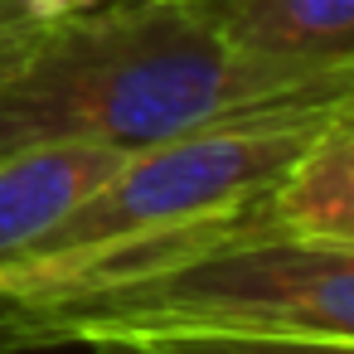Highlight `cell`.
Here are the masks:
<instances>
[{
  "label": "cell",
  "mask_w": 354,
  "mask_h": 354,
  "mask_svg": "<svg viewBox=\"0 0 354 354\" xmlns=\"http://www.w3.org/2000/svg\"><path fill=\"white\" fill-rule=\"evenodd\" d=\"M354 102V78L238 54L204 0H93L0 78V156L35 141L146 151L238 117Z\"/></svg>",
  "instance_id": "cell-1"
},
{
  "label": "cell",
  "mask_w": 354,
  "mask_h": 354,
  "mask_svg": "<svg viewBox=\"0 0 354 354\" xmlns=\"http://www.w3.org/2000/svg\"><path fill=\"white\" fill-rule=\"evenodd\" d=\"M243 325L354 339V248L267 238L185 252L97 286L0 291V354Z\"/></svg>",
  "instance_id": "cell-2"
},
{
  "label": "cell",
  "mask_w": 354,
  "mask_h": 354,
  "mask_svg": "<svg viewBox=\"0 0 354 354\" xmlns=\"http://www.w3.org/2000/svg\"><path fill=\"white\" fill-rule=\"evenodd\" d=\"M344 107H354V102L238 117V122H218V127L185 131L160 146L131 151L97 194H88L59 228H49L10 267L54 262V257H68V252L97 248V243H117L131 233L185 228V223L243 209V204L262 199L281 180V170L301 156V146Z\"/></svg>",
  "instance_id": "cell-3"
},
{
  "label": "cell",
  "mask_w": 354,
  "mask_h": 354,
  "mask_svg": "<svg viewBox=\"0 0 354 354\" xmlns=\"http://www.w3.org/2000/svg\"><path fill=\"white\" fill-rule=\"evenodd\" d=\"M127 151L97 141H35L0 156V267L20 262L88 194H97Z\"/></svg>",
  "instance_id": "cell-4"
},
{
  "label": "cell",
  "mask_w": 354,
  "mask_h": 354,
  "mask_svg": "<svg viewBox=\"0 0 354 354\" xmlns=\"http://www.w3.org/2000/svg\"><path fill=\"white\" fill-rule=\"evenodd\" d=\"M204 10L248 59L354 78V0H204Z\"/></svg>",
  "instance_id": "cell-5"
},
{
  "label": "cell",
  "mask_w": 354,
  "mask_h": 354,
  "mask_svg": "<svg viewBox=\"0 0 354 354\" xmlns=\"http://www.w3.org/2000/svg\"><path fill=\"white\" fill-rule=\"evenodd\" d=\"M281 238L354 248V107L335 112L267 189Z\"/></svg>",
  "instance_id": "cell-6"
},
{
  "label": "cell",
  "mask_w": 354,
  "mask_h": 354,
  "mask_svg": "<svg viewBox=\"0 0 354 354\" xmlns=\"http://www.w3.org/2000/svg\"><path fill=\"white\" fill-rule=\"evenodd\" d=\"M160 354H354V339L281 330V325H243V330H189L165 339H141Z\"/></svg>",
  "instance_id": "cell-7"
},
{
  "label": "cell",
  "mask_w": 354,
  "mask_h": 354,
  "mask_svg": "<svg viewBox=\"0 0 354 354\" xmlns=\"http://www.w3.org/2000/svg\"><path fill=\"white\" fill-rule=\"evenodd\" d=\"M93 6V0H0V35H20V30H44L73 10Z\"/></svg>",
  "instance_id": "cell-8"
},
{
  "label": "cell",
  "mask_w": 354,
  "mask_h": 354,
  "mask_svg": "<svg viewBox=\"0 0 354 354\" xmlns=\"http://www.w3.org/2000/svg\"><path fill=\"white\" fill-rule=\"evenodd\" d=\"M35 39H39V30H20V35H0V78H10L15 68H20V59L35 49Z\"/></svg>",
  "instance_id": "cell-9"
},
{
  "label": "cell",
  "mask_w": 354,
  "mask_h": 354,
  "mask_svg": "<svg viewBox=\"0 0 354 354\" xmlns=\"http://www.w3.org/2000/svg\"><path fill=\"white\" fill-rule=\"evenodd\" d=\"M93 354H160V349H151L141 339H102V344H93Z\"/></svg>",
  "instance_id": "cell-10"
}]
</instances>
